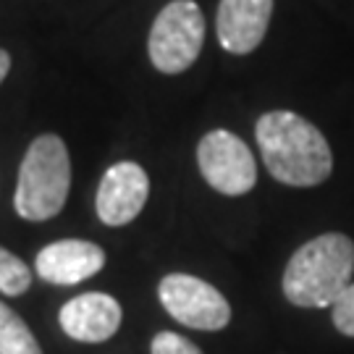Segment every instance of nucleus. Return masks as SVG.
<instances>
[{
    "label": "nucleus",
    "instance_id": "14",
    "mask_svg": "<svg viewBox=\"0 0 354 354\" xmlns=\"http://www.w3.org/2000/svg\"><path fill=\"white\" fill-rule=\"evenodd\" d=\"M330 317H333V326L339 333L354 339V283H349V289L330 307Z\"/></svg>",
    "mask_w": 354,
    "mask_h": 354
},
{
    "label": "nucleus",
    "instance_id": "3",
    "mask_svg": "<svg viewBox=\"0 0 354 354\" xmlns=\"http://www.w3.org/2000/svg\"><path fill=\"white\" fill-rule=\"evenodd\" d=\"M71 189L68 147L55 134H42L26 147L19 168L13 207L24 221H50L64 210Z\"/></svg>",
    "mask_w": 354,
    "mask_h": 354
},
{
    "label": "nucleus",
    "instance_id": "8",
    "mask_svg": "<svg viewBox=\"0 0 354 354\" xmlns=\"http://www.w3.org/2000/svg\"><path fill=\"white\" fill-rule=\"evenodd\" d=\"M273 0H221L215 29L221 48L231 55H250L266 39Z\"/></svg>",
    "mask_w": 354,
    "mask_h": 354
},
{
    "label": "nucleus",
    "instance_id": "13",
    "mask_svg": "<svg viewBox=\"0 0 354 354\" xmlns=\"http://www.w3.org/2000/svg\"><path fill=\"white\" fill-rule=\"evenodd\" d=\"M152 354H203V349L194 342L184 339L181 333H174V330H160L150 344Z\"/></svg>",
    "mask_w": 354,
    "mask_h": 354
},
{
    "label": "nucleus",
    "instance_id": "10",
    "mask_svg": "<svg viewBox=\"0 0 354 354\" xmlns=\"http://www.w3.org/2000/svg\"><path fill=\"white\" fill-rule=\"evenodd\" d=\"M105 266L102 247L84 239H61L42 247L35 257V270L42 281L55 286H76L97 276Z\"/></svg>",
    "mask_w": 354,
    "mask_h": 354
},
{
    "label": "nucleus",
    "instance_id": "15",
    "mask_svg": "<svg viewBox=\"0 0 354 354\" xmlns=\"http://www.w3.org/2000/svg\"><path fill=\"white\" fill-rule=\"evenodd\" d=\"M8 71H11V55H8V50H3V48H0V84L6 82Z\"/></svg>",
    "mask_w": 354,
    "mask_h": 354
},
{
    "label": "nucleus",
    "instance_id": "9",
    "mask_svg": "<svg viewBox=\"0 0 354 354\" xmlns=\"http://www.w3.org/2000/svg\"><path fill=\"white\" fill-rule=\"evenodd\" d=\"M124 310L111 294L102 291H87L61 307L58 323L68 339L84 344H102L113 339L121 328Z\"/></svg>",
    "mask_w": 354,
    "mask_h": 354
},
{
    "label": "nucleus",
    "instance_id": "11",
    "mask_svg": "<svg viewBox=\"0 0 354 354\" xmlns=\"http://www.w3.org/2000/svg\"><path fill=\"white\" fill-rule=\"evenodd\" d=\"M0 354H42L29 326L3 302H0Z\"/></svg>",
    "mask_w": 354,
    "mask_h": 354
},
{
    "label": "nucleus",
    "instance_id": "7",
    "mask_svg": "<svg viewBox=\"0 0 354 354\" xmlns=\"http://www.w3.org/2000/svg\"><path fill=\"white\" fill-rule=\"evenodd\" d=\"M150 197V176L140 163H113L100 178L95 194V210L105 226L118 228L131 223Z\"/></svg>",
    "mask_w": 354,
    "mask_h": 354
},
{
    "label": "nucleus",
    "instance_id": "2",
    "mask_svg": "<svg viewBox=\"0 0 354 354\" xmlns=\"http://www.w3.org/2000/svg\"><path fill=\"white\" fill-rule=\"evenodd\" d=\"M354 273V241L330 231L302 244L283 270V297L297 307H333L349 289Z\"/></svg>",
    "mask_w": 354,
    "mask_h": 354
},
{
    "label": "nucleus",
    "instance_id": "5",
    "mask_svg": "<svg viewBox=\"0 0 354 354\" xmlns=\"http://www.w3.org/2000/svg\"><path fill=\"white\" fill-rule=\"evenodd\" d=\"M197 165L205 181L226 197H241L257 184L252 150L228 129H213L200 140Z\"/></svg>",
    "mask_w": 354,
    "mask_h": 354
},
{
    "label": "nucleus",
    "instance_id": "4",
    "mask_svg": "<svg viewBox=\"0 0 354 354\" xmlns=\"http://www.w3.org/2000/svg\"><path fill=\"white\" fill-rule=\"evenodd\" d=\"M205 45V16L194 0H171L155 16L147 53L160 74H184L200 58Z\"/></svg>",
    "mask_w": 354,
    "mask_h": 354
},
{
    "label": "nucleus",
    "instance_id": "1",
    "mask_svg": "<svg viewBox=\"0 0 354 354\" xmlns=\"http://www.w3.org/2000/svg\"><path fill=\"white\" fill-rule=\"evenodd\" d=\"M268 174L297 189L317 187L333 174V152L323 131L294 111H270L254 124Z\"/></svg>",
    "mask_w": 354,
    "mask_h": 354
},
{
    "label": "nucleus",
    "instance_id": "6",
    "mask_svg": "<svg viewBox=\"0 0 354 354\" xmlns=\"http://www.w3.org/2000/svg\"><path fill=\"white\" fill-rule=\"evenodd\" d=\"M158 297L165 313L176 323L194 330H223L231 323V304L213 283L189 276V273H168Z\"/></svg>",
    "mask_w": 354,
    "mask_h": 354
},
{
    "label": "nucleus",
    "instance_id": "12",
    "mask_svg": "<svg viewBox=\"0 0 354 354\" xmlns=\"http://www.w3.org/2000/svg\"><path fill=\"white\" fill-rule=\"evenodd\" d=\"M32 286V270L21 257L0 247V291L6 297H21Z\"/></svg>",
    "mask_w": 354,
    "mask_h": 354
}]
</instances>
